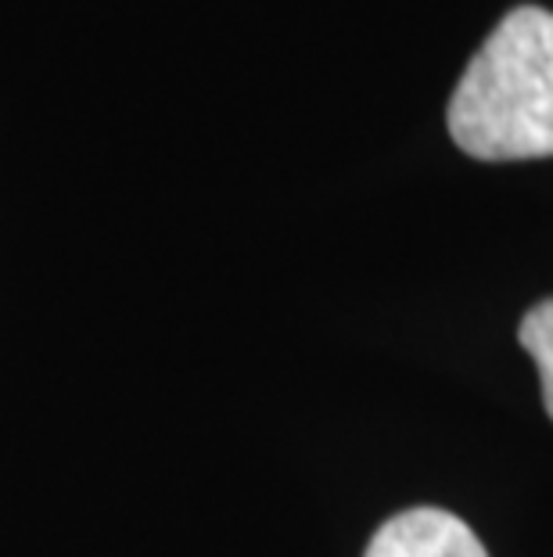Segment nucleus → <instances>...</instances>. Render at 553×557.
<instances>
[{
	"instance_id": "nucleus-1",
	"label": "nucleus",
	"mask_w": 553,
	"mask_h": 557,
	"mask_svg": "<svg viewBox=\"0 0 553 557\" xmlns=\"http://www.w3.org/2000/svg\"><path fill=\"white\" fill-rule=\"evenodd\" d=\"M456 148L481 162L553 156V15L514 8L456 83L450 112Z\"/></svg>"
},
{
	"instance_id": "nucleus-2",
	"label": "nucleus",
	"mask_w": 553,
	"mask_h": 557,
	"mask_svg": "<svg viewBox=\"0 0 553 557\" xmlns=\"http://www.w3.org/2000/svg\"><path fill=\"white\" fill-rule=\"evenodd\" d=\"M363 557H489L475 529L442 507H414L374 532Z\"/></svg>"
},
{
	"instance_id": "nucleus-3",
	"label": "nucleus",
	"mask_w": 553,
	"mask_h": 557,
	"mask_svg": "<svg viewBox=\"0 0 553 557\" xmlns=\"http://www.w3.org/2000/svg\"><path fill=\"white\" fill-rule=\"evenodd\" d=\"M517 338L528 357L539 367V385H543V407L553 421V299L536 302L532 310L525 313L521 327H517Z\"/></svg>"
}]
</instances>
